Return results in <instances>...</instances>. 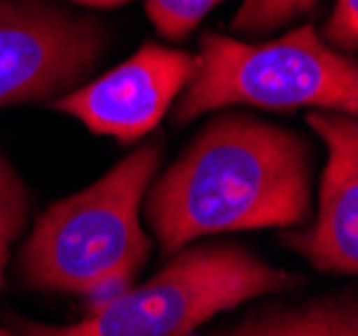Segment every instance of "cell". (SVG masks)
<instances>
[{"label":"cell","mask_w":358,"mask_h":336,"mask_svg":"<svg viewBox=\"0 0 358 336\" xmlns=\"http://www.w3.org/2000/svg\"><path fill=\"white\" fill-rule=\"evenodd\" d=\"M315 6L318 0H243L230 27L238 35L259 38L297 22L299 16L310 14Z\"/></svg>","instance_id":"cell-10"},{"label":"cell","mask_w":358,"mask_h":336,"mask_svg":"<svg viewBox=\"0 0 358 336\" xmlns=\"http://www.w3.org/2000/svg\"><path fill=\"white\" fill-rule=\"evenodd\" d=\"M107 48L110 32L96 16L48 0H0V107L70 94Z\"/></svg>","instance_id":"cell-5"},{"label":"cell","mask_w":358,"mask_h":336,"mask_svg":"<svg viewBox=\"0 0 358 336\" xmlns=\"http://www.w3.org/2000/svg\"><path fill=\"white\" fill-rule=\"evenodd\" d=\"M224 107L284 112L310 107L356 115V59L331 48L313 24L265 43H243L206 29L198 41L193 75L174 107V120L187 123Z\"/></svg>","instance_id":"cell-3"},{"label":"cell","mask_w":358,"mask_h":336,"mask_svg":"<svg viewBox=\"0 0 358 336\" xmlns=\"http://www.w3.org/2000/svg\"><path fill=\"white\" fill-rule=\"evenodd\" d=\"M193 67L195 57L182 48L145 43L131 59L54 99L51 107L78 117L94 133L131 145L161 123Z\"/></svg>","instance_id":"cell-6"},{"label":"cell","mask_w":358,"mask_h":336,"mask_svg":"<svg viewBox=\"0 0 358 336\" xmlns=\"http://www.w3.org/2000/svg\"><path fill=\"white\" fill-rule=\"evenodd\" d=\"M0 336H14V334H8V331H3V328H0Z\"/></svg>","instance_id":"cell-14"},{"label":"cell","mask_w":358,"mask_h":336,"mask_svg":"<svg viewBox=\"0 0 358 336\" xmlns=\"http://www.w3.org/2000/svg\"><path fill=\"white\" fill-rule=\"evenodd\" d=\"M227 336H358L356 293H331L302 307L278 309L246 321Z\"/></svg>","instance_id":"cell-8"},{"label":"cell","mask_w":358,"mask_h":336,"mask_svg":"<svg viewBox=\"0 0 358 336\" xmlns=\"http://www.w3.org/2000/svg\"><path fill=\"white\" fill-rule=\"evenodd\" d=\"M161 158L158 142L142 145L91 187L48 205L16 256V278L38 291L86 296L113 272L136 275L152 246L139 205Z\"/></svg>","instance_id":"cell-2"},{"label":"cell","mask_w":358,"mask_h":336,"mask_svg":"<svg viewBox=\"0 0 358 336\" xmlns=\"http://www.w3.org/2000/svg\"><path fill=\"white\" fill-rule=\"evenodd\" d=\"M224 0H145V14L169 41H185L201 19Z\"/></svg>","instance_id":"cell-11"},{"label":"cell","mask_w":358,"mask_h":336,"mask_svg":"<svg viewBox=\"0 0 358 336\" xmlns=\"http://www.w3.org/2000/svg\"><path fill=\"white\" fill-rule=\"evenodd\" d=\"M302 280L241 246L179 249L158 275L86 312L83 321L67 326L14 321L11 331L14 336H190L224 309L265 293L292 291Z\"/></svg>","instance_id":"cell-4"},{"label":"cell","mask_w":358,"mask_h":336,"mask_svg":"<svg viewBox=\"0 0 358 336\" xmlns=\"http://www.w3.org/2000/svg\"><path fill=\"white\" fill-rule=\"evenodd\" d=\"M308 126L327 142L318 214L310 230L284 233L281 243L321 272L356 275L358 270V123L356 115L310 110Z\"/></svg>","instance_id":"cell-7"},{"label":"cell","mask_w":358,"mask_h":336,"mask_svg":"<svg viewBox=\"0 0 358 336\" xmlns=\"http://www.w3.org/2000/svg\"><path fill=\"white\" fill-rule=\"evenodd\" d=\"M324 41L331 48L350 54L358 45V0H334V8L324 27Z\"/></svg>","instance_id":"cell-12"},{"label":"cell","mask_w":358,"mask_h":336,"mask_svg":"<svg viewBox=\"0 0 358 336\" xmlns=\"http://www.w3.org/2000/svg\"><path fill=\"white\" fill-rule=\"evenodd\" d=\"M73 3H80V6H91V8H118L129 0H73Z\"/></svg>","instance_id":"cell-13"},{"label":"cell","mask_w":358,"mask_h":336,"mask_svg":"<svg viewBox=\"0 0 358 336\" xmlns=\"http://www.w3.org/2000/svg\"><path fill=\"white\" fill-rule=\"evenodd\" d=\"M30 208L32 198L24 179L0 152V291L6 288V264L11 262V246L24 233Z\"/></svg>","instance_id":"cell-9"},{"label":"cell","mask_w":358,"mask_h":336,"mask_svg":"<svg viewBox=\"0 0 358 336\" xmlns=\"http://www.w3.org/2000/svg\"><path fill=\"white\" fill-rule=\"evenodd\" d=\"M310 152L292 129L252 115L214 117L145 195L161 254L169 259L203 235L308 221Z\"/></svg>","instance_id":"cell-1"}]
</instances>
